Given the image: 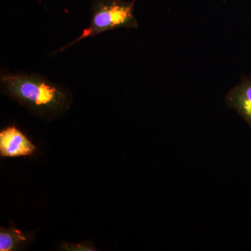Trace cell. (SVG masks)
Masks as SVG:
<instances>
[{
    "mask_svg": "<svg viewBox=\"0 0 251 251\" xmlns=\"http://www.w3.org/2000/svg\"><path fill=\"white\" fill-rule=\"evenodd\" d=\"M0 80L4 94L41 117L57 116L70 105L67 92L41 75L2 74Z\"/></svg>",
    "mask_w": 251,
    "mask_h": 251,
    "instance_id": "6da1fadb",
    "label": "cell"
},
{
    "mask_svg": "<svg viewBox=\"0 0 251 251\" xmlns=\"http://www.w3.org/2000/svg\"><path fill=\"white\" fill-rule=\"evenodd\" d=\"M135 0H94L90 25L81 35L60 51L86 38L94 37L104 31L117 28H137L138 23L133 14Z\"/></svg>",
    "mask_w": 251,
    "mask_h": 251,
    "instance_id": "7a4b0ae2",
    "label": "cell"
},
{
    "mask_svg": "<svg viewBox=\"0 0 251 251\" xmlns=\"http://www.w3.org/2000/svg\"><path fill=\"white\" fill-rule=\"evenodd\" d=\"M36 148L21 130L14 126L0 132V155L3 157L30 156Z\"/></svg>",
    "mask_w": 251,
    "mask_h": 251,
    "instance_id": "3957f363",
    "label": "cell"
},
{
    "mask_svg": "<svg viewBox=\"0 0 251 251\" xmlns=\"http://www.w3.org/2000/svg\"><path fill=\"white\" fill-rule=\"evenodd\" d=\"M229 108L236 110L251 128V79L242 80L226 97Z\"/></svg>",
    "mask_w": 251,
    "mask_h": 251,
    "instance_id": "277c9868",
    "label": "cell"
},
{
    "mask_svg": "<svg viewBox=\"0 0 251 251\" xmlns=\"http://www.w3.org/2000/svg\"><path fill=\"white\" fill-rule=\"evenodd\" d=\"M29 236L23 233L22 231L9 227L0 229V251H12L18 250L27 242Z\"/></svg>",
    "mask_w": 251,
    "mask_h": 251,
    "instance_id": "5b68a950",
    "label": "cell"
},
{
    "mask_svg": "<svg viewBox=\"0 0 251 251\" xmlns=\"http://www.w3.org/2000/svg\"><path fill=\"white\" fill-rule=\"evenodd\" d=\"M62 249L65 251H97L94 249V248L90 245V244H64L62 246Z\"/></svg>",
    "mask_w": 251,
    "mask_h": 251,
    "instance_id": "8992f818",
    "label": "cell"
}]
</instances>
